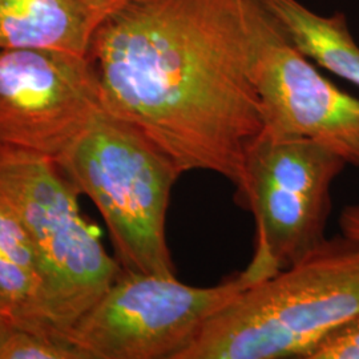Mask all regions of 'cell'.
<instances>
[{
    "instance_id": "14",
    "label": "cell",
    "mask_w": 359,
    "mask_h": 359,
    "mask_svg": "<svg viewBox=\"0 0 359 359\" xmlns=\"http://www.w3.org/2000/svg\"><path fill=\"white\" fill-rule=\"evenodd\" d=\"M86 3L92 13H95L99 20L103 23L107 18L117 13L120 8H123L126 4H128L130 0H81Z\"/></svg>"
},
{
    "instance_id": "8",
    "label": "cell",
    "mask_w": 359,
    "mask_h": 359,
    "mask_svg": "<svg viewBox=\"0 0 359 359\" xmlns=\"http://www.w3.org/2000/svg\"><path fill=\"white\" fill-rule=\"evenodd\" d=\"M103 108L88 56L0 50V147L56 161Z\"/></svg>"
},
{
    "instance_id": "7",
    "label": "cell",
    "mask_w": 359,
    "mask_h": 359,
    "mask_svg": "<svg viewBox=\"0 0 359 359\" xmlns=\"http://www.w3.org/2000/svg\"><path fill=\"white\" fill-rule=\"evenodd\" d=\"M264 136L316 142L359 168V99L322 76L261 0H244Z\"/></svg>"
},
{
    "instance_id": "11",
    "label": "cell",
    "mask_w": 359,
    "mask_h": 359,
    "mask_svg": "<svg viewBox=\"0 0 359 359\" xmlns=\"http://www.w3.org/2000/svg\"><path fill=\"white\" fill-rule=\"evenodd\" d=\"M283 34L309 60L359 87V47L344 13L321 16L298 0H261Z\"/></svg>"
},
{
    "instance_id": "10",
    "label": "cell",
    "mask_w": 359,
    "mask_h": 359,
    "mask_svg": "<svg viewBox=\"0 0 359 359\" xmlns=\"http://www.w3.org/2000/svg\"><path fill=\"white\" fill-rule=\"evenodd\" d=\"M0 321L59 335L46 314L43 280L34 248L20 221L1 197Z\"/></svg>"
},
{
    "instance_id": "3",
    "label": "cell",
    "mask_w": 359,
    "mask_h": 359,
    "mask_svg": "<svg viewBox=\"0 0 359 359\" xmlns=\"http://www.w3.org/2000/svg\"><path fill=\"white\" fill-rule=\"evenodd\" d=\"M56 163L102 213L123 271L176 276L165 226L182 173L167 154L103 108Z\"/></svg>"
},
{
    "instance_id": "9",
    "label": "cell",
    "mask_w": 359,
    "mask_h": 359,
    "mask_svg": "<svg viewBox=\"0 0 359 359\" xmlns=\"http://www.w3.org/2000/svg\"><path fill=\"white\" fill-rule=\"evenodd\" d=\"M100 25L81 0H0V50L88 56Z\"/></svg>"
},
{
    "instance_id": "13",
    "label": "cell",
    "mask_w": 359,
    "mask_h": 359,
    "mask_svg": "<svg viewBox=\"0 0 359 359\" xmlns=\"http://www.w3.org/2000/svg\"><path fill=\"white\" fill-rule=\"evenodd\" d=\"M305 359H359V318L325 337Z\"/></svg>"
},
{
    "instance_id": "12",
    "label": "cell",
    "mask_w": 359,
    "mask_h": 359,
    "mask_svg": "<svg viewBox=\"0 0 359 359\" xmlns=\"http://www.w3.org/2000/svg\"><path fill=\"white\" fill-rule=\"evenodd\" d=\"M0 359H87L60 335L0 321Z\"/></svg>"
},
{
    "instance_id": "6",
    "label": "cell",
    "mask_w": 359,
    "mask_h": 359,
    "mask_svg": "<svg viewBox=\"0 0 359 359\" xmlns=\"http://www.w3.org/2000/svg\"><path fill=\"white\" fill-rule=\"evenodd\" d=\"M346 163L316 142L259 135L246 158L240 204L253 213V256L278 273L326 238L330 189Z\"/></svg>"
},
{
    "instance_id": "5",
    "label": "cell",
    "mask_w": 359,
    "mask_h": 359,
    "mask_svg": "<svg viewBox=\"0 0 359 359\" xmlns=\"http://www.w3.org/2000/svg\"><path fill=\"white\" fill-rule=\"evenodd\" d=\"M271 276L256 257L208 287L180 283L176 276L121 271L67 338L87 359H180L217 313Z\"/></svg>"
},
{
    "instance_id": "4",
    "label": "cell",
    "mask_w": 359,
    "mask_h": 359,
    "mask_svg": "<svg viewBox=\"0 0 359 359\" xmlns=\"http://www.w3.org/2000/svg\"><path fill=\"white\" fill-rule=\"evenodd\" d=\"M77 194L55 160L0 147V197L31 241L47 318L65 338L123 271L81 217Z\"/></svg>"
},
{
    "instance_id": "1",
    "label": "cell",
    "mask_w": 359,
    "mask_h": 359,
    "mask_svg": "<svg viewBox=\"0 0 359 359\" xmlns=\"http://www.w3.org/2000/svg\"><path fill=\"white\" fill-rule=\"evenodd\" d=\"M88 57L108 112L182 175L206 170L244 189L264 129L244 0H130L97 27Z\"/></svg>"
},
{
    "instance_id": "2",
    "label": "cell",
    "mask_w": 359,
    "mask_h": 359,
    "mask_svg": "<svg viewBox=\"0 0 359 359\" xmlns=\"http://www.w3.org/2000/svg\"><path fill=\"white\" fill-rule=\"evenodd\" d=\"M339 224V234L222 309L180 359H305L359 318V205Z\"/></svg>"
}]
</instances>
